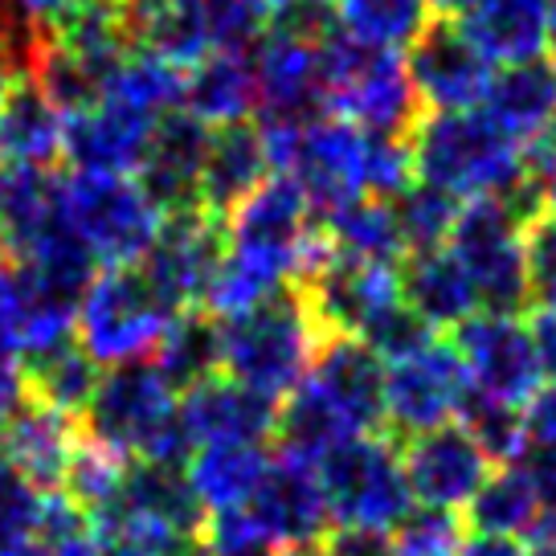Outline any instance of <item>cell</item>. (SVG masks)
I'll return each mask as SVG.
<instances>
[{
	"label": "cell",
	"mask_w": 556,
	"mask_h": 556,
	"mask_svg": "<svg viewBox=\"0 0 556 556\" xmlns=\"http://www.w3.org/2000/svg\"><path fill=\"white\" fill-rule=\"evenodd\" d=\"M74 417L58 414L41 401H25L17 414L0 426V463L13 467L37 491H62L70 458L78 451Z\"/></svg>",
	"instance_id": "22"
},
{
	"label": "cell",
	"mask_w": 556,
	"mask_h": 556,
	"mask_svg": "<svg viewBox=\"0 0 556 556\" xmlns=\"http://www.w3.org/2000/svg\"><path fill=\"white\" fill-rule=\"evenodd\" d=\"M454 352L470 381V397L528 409L544 389L536 336H532V324H523L520 315L479 312L458 328Z\"/></svg>",
	"instance_id": "12"
},
{
	"label": "cell",
	"mask_w": 556,
	"mask_h": 556,
	"mask_svg": "<svg viewBox=\"0 0 556 556\" xmlns=\"http://www.w3.org/2000/svg\"><path fill=\"white\" fill-rule=\"evenodd\" d=\"M83 421L90 442L119 454L123 463L185 467L192 454L180 430V389L152 361L106 368Z\"/></svg>",
	"instance_id": "5"
},
{
	"label": "cell",
	"mask_w": 556,
	"mask_h": 556,
	"mask_svg": "<svg viewBox=\"0 0 556 556\" xmlns=\"http://www.w3.org/2000/svg\"><path fill=\"white\" fill-rule=\"evenodd\" d=\"M152 365L168 377V381L185 393L197 381H205L217 372V324H208L201 315H180L173 331L164 336L160 352L152 356Z\"/></svg>",
	"instance_id": "36"
},
{
	"label": "cell",
	"mask_w": 556,
	"mask_h": 556,
	"mask_svg": "<svg viewBox=\"0 0 556 556\" xmlns=\"http://www.w3.org/2000/svg\"><path fill=\"white\" fill-rule=\"evenodd\" d=\"M62 139H66V115L25 74L0 111V164L50 168L53 160L62 156Z\"/></svg>",
	"instance_id": "30"
},
{
	"label": "cell",
	"mask_w": 556,
	"mask_h": 556,
	"mask_svg": "<svg viewBox=\"0 0 556 556\" xmlns=\"http://www.w3.org/2000/svg\"><path fill=\"white\" fill-rule=\"evenodd\" d=\"M21 78H25V58H21V50L13 41L0 37V111H4V103H9V94L17 90Z\"/></svg>",
	"instance_id": "50"
},
{
	"label": "cell",
	"mask_w": 556,
	"mask_h": 556,
	"mask_svg": "<svg viewBox=\"0 0 556 556\" xmlns=\"http://www.w3.org/2000/svg\"><path fill=\"white\" fill-rule=\"evenodd\" d=\"M336 34L377 50H405L434 25V0H328Z\"/></svg>",
	"instance_id": "34"
},
{
	"label": "cell",
	"mask_w": 556,
	"mask_h": 556,
	"mask_svg": "<svg viewBox=\"0 0 556 556\" xmlns=\"http://www.w3.org/2000/svg\"><path fill=\"white\" fill-rule=\"evenodd\" d=\"M528 299L556 307V217L532 213L528 222Z\"/></svg>",
	"instance_id": "42"
},
{
	"label": "cell",
	"mask_w": 556,
	"mask_h": 556,
	"mask_svg": "<svg viewBox=\"0 0 556 556\" xmlns=\"http://www.w3.org/2000/svg\"><path fill=\"white\" fill-rule=\"evenodd\" d=\"M324 328L299 287L217 324V372L270 401H287L312 372Z\"/></svg>",
	"instance_id": "4"
},
{
	"label": "cell",
	"mask_w": 556,
	"mask_h": 556,
	"mask_svg": "<svg viewBox=\"0 0 556 556\" xmlns=\"http://www.w3.org/2000/svg\"><path fill=\"white\" fill-rule=\"evenodd\" d=\"M29 401V368L17 352L0 344V426Z\"/></svg>",
	"instance_id": "46"
},
{
	"label": "cell",
	"mask_w": 556,
	"mask_h": 556,
	"mask_svg": "<svg viewBox=\"0 0 556 556\" xmlns=\"http://www.w3.org/2000/svg\"><path fill=\"white\" fill-rule=\"evenodd\" d=\"M458 548H463V528H458V516H446V511L414 507L393 528L397 556H458Z\"/></svg>",
	"instance_id": "40"
},
{
	"label": "cell",
	"mask_w": 556,
	"mask_h": 556,
	"mask_svg": "<svg viewBox=\"0 0 556 556\" xmlns=\"http://www.w3.org/2000/svg\"><path fill=\"white\" fill-rule=\"evenodd\" d=\"M180 430L189 446H262L278 434V401L213 372L180 393Z\"/></svg>",
	"instance_id": "20"
},
{
	"label": "cell",
	"mask_w": 556,
	"mask_h": 556,
	"mask_svg": "<svg viewBox=\"0 0 556 556\" xmlns=\"http://www.w3.org/2000/svg\"><path fill=\"white\" fill-rule=\"evenodd\" d=\"M270 156H266V139L262 127L254 123H238V127H222L208 136L205 152V176H201V208L213 213L217 222L226 217L233 205H242L262 180H270Z\"/></svg>",
	"instance_id": "27"
},
{
	"label": "cell",
	"mask_w": 556,
	"mask_h": 556,
	"mask_svg": "<svg viewBox=\"0 0 556 556\" xmlns=\"http://www.w3.org/2000/svg\"><path fill=\"white\" fill-rule=\"evenodd\" d=\"M0 556H58V553H53L46 540H21V544L0 548Z\"/></svg>",
	"instance_id": "52"
},
{
	"label": "cell",
	"mask_w": 556,
	"mask_h": 556,
	"mask_svg": "<svg viewBox=\"0 0 556 556\" xmlns=\"http://www.w3.org/2000/svg\"><path fill=\"white\" fill-rule=\"evenodd\" d=\"M25 368H29V393H34V401L74 417V421L87 414L90 397L99 389V377H103V368L94 365L78 344L58 348V352H50V356H41V361Z\"/></svg>",
	"instance_id": "35"
},
{
	"label": "cell",
	"mask_w": 556,
	"mask_h": 556,
	"mask_svg": "<svg viewBox=\"0 0 556 556\" xmlns=\"http://www.w3.org/2000/svg\"><path fill=\"white\" fill-rule=\"evenodd\" d=\"M384 421V361L352 336H328L312 372L278 405L282 451L324 463Z\"/></svg>",
	"instance_id": "2"
},
{
	"label": "cell",
	"mask_w": 556,
	"mask_h": 556,
	"mask_svg": "<svg viewBox=\"0 0 556 556\" xmlns=\"http://www.w3.org/2000/svg\"><path fill=\"white\" fill-rule=\"evenodd\" d=\"M520 463L532 470V479H536L540 500H544V516H556V442L532 446V451L523 454Z\"/></svg>",
	"instance_id": "47"
},
{
	"label": "cell",
	"mask_w": 556,
	"mask_h": 556,
	"mask_svg": "<svg viewBox=\"0 0 556 556\" xmlns=\"http://www.w3.org/2000/svg\"><path fill=\"white\" fill-rule=\"evenodd\" d=\"M528 208L507 197L458 208L446 250L475 287L479 312L516 315L528 303Z\"/></svg>",
	"instance_id": "8"
},
{
	"label": "cell",
	"mask_w": 556,
	"mask_h": 556,
	"mask_svg": "<svg viewBox=\"0 0 556 556\" xmlns=\"http://www.w3.org/2000/svg\"><path fill=\"white\" fill-rule=\"evenodd\" d=\"M319 229H324V242L336 258L397 266L409 254L397 226V208H393V201H381V197H361V201L331 208L328 217H319Z\"/></svg>",
	"instance_id": "31"
},
{
	"label": "cell",
	"mask_w": 556,
	"mask_h": 556,
	"mask_svg": "<svg viewBox=\"0 0 556 556\" xmlns=\"http://www.w3.org/2000/svg\"><path fill=\"white\" fill-rule=\"evenodd\" d=\"M324 37L299 34L291 25H266L250 46V70L258 90L262 123H307L324 115Z\"/></svg>",
	"instance_id": "14"
},
{
	"label": "cell",
	"mask_w": 556,
	"mask_h": 556,
	"mask_svg": "<svg viewBox=\"0 0 556 556\" xmlns=\"http://www.w3.org/2000/svg\"><path fill=\"white\" fill-rule=\"evenodd\" d=\"M233 4H242L245 13H254L262 25H270V21L282 17L291 4H299V0H233Z\"/></svg>",
	"instance_id": "51"
},
{
	"label": "cell",
	"mask_w": 556,
	"mask_h": 556,
	"mask_svg": "<svg viewBox=\"0 0 556 556\" xmlns=\"http://www.w3.org/2000/svg\"><path fill=\"white\" fill-rule=\"evenodd\" d=\"M401 458H405L414 507H430V511H446V516L467 511L470 500L483 491V483L495 470V463L486 458L463 421L409 438Z\"/></svg>",
	"instance_id": "18"
},
{
	"label": "cell",
	"mask_w": 556,
	"mask_h": 556,
	"mask_svg": "<svg viewBox=\"0 0 556 556\" xmlns=\"http://www.w3.org/2000/svg\"><path fill=\"white\" fill-rule=\"evenodd\" d=\"M0 344H4V340H0Z\"/></svg>",
	"instance_id": "56"
},
{
	"label": "cell",
	"mask_w": 556,
	"mask_h": 556,
	"mask_svg": "<svg viewBox=\"0 0 556 556\" xmlns=\"http://www.w3.org/2000/svg\"><path fill=\"white\" fill-rule=\"evenodd\" d=\"M270 173L295 180L307 192L315 217L331 208L381 197L397 201L414 185V160L405 139L368 136L336 115H315L307 123H262Z\"/></svg>",
	"instance_id": "1"
},
{
	"label": "cell",
	"mask_w": 556,
	"mask_h": 556,
	"mask_svg": "<svg viewBox=\"0 0 556 556\" xmlns=\"http://www.w3.org/2000/svg\"><path fill=\"white\" fill-rule=\"evenodd\" d=\"M180 111L201 123V127H208V131L250 123V115H258L250 50H217L201 58L192 70H185Z\"/></svg>",
	"instance_id": "25"
},
{
	"label": "cell",
	"mask_w": 556,
	"mask_h": 556,
	"mask_svg": "<svg viewBox=\"0 0 556 556\" xmlns=\"http://www.w3.org/2000/svg\"><path fill=\"white\" fill-rule=\"evenodd\" d=\"M463 426H467L470 438L483 446V454L495 463V467L520 463L523 454H528L523 409H511V405H500V401L470 397L467 414H463Z\"/></svg>",
	"instance_id": "39"
},
{
	"label": "cell",
	"mask_w": 556,
	"mask_h": 556,
	"mask_svg": "<svg viewBox=\"0 0 556 556\" xmlns=\"http://www.w3.org/2000/svg\"><path fill=\"white\" fill-rule=\"evenodd\" d=\"M222 254H226L222 222L205 208H189V213H168L156 245L139 262V270L164 295V303H173L185 315L197 303H205Z\"/></svg>",
	"instance_id": "17"
},
{
	"label": "cell",
	"mask_w": 556,
	"mask_h": 556,
	"mask_svg": "<svg viewBox=\"0 0 556 556\" xmlns=\"http://www.w3.org/2000/svg\"><path fill=\"white\" fill-rule=\"evenodd\" d=\"M458 29L491 66H516L548 50V0H475Z\"/></svg>",
	"instance_id": "26"
},
{
	"label": "cell",
	"mask_w": 556,
	"mask_h": 556,
	"mask_svg": "<svg viewBox=\"0 0 556 556\" xmlns=\"http://www.w3.org/2000/svg\"><path fill=\"white\" fill-rule=\"evenodd\" d=\"M536 152H548V156H556V127H553V136H548V143H544V148H536Z\"/></svg>",
	"instance_id": "54"
},
{
	"label": "cell",
	"mask_w": 556,
	"mask_h": 556,
	"mask_svg": "<svg viewBox=\"0 0 556 556\" xmlns=\"http://www.w3.org/2000/svg\"><path fill=\"white\" fill-rule=\"evenodd\" d=\"M83 0H4V17L17 25L21 58H29L37 41L53 37L78 9Z\"/></svg>",
	"instance_id": "43"
},
{
	"label": "cell",
	"mask_w": 556,
	"mask_h": 556,
	"mask_svg": "<svg viewBox=\"0 0 556 556\" xmlns=\"http://www.w3.org/2000/svg\"><path fill=\"white\" fill-rule=\"evenodd\" d=\"M208 556H278V548L258 532V523L245 511L213 516L208 520Z\"/></svg>",
	"instance_id": "44"
},
{
	"label": "cell",
	"mask_w": 556,
	"mask_h": 556,
	"mask_svg": "<svg viewBox=\"0 0 556 556\" xmlns=\"http://www.w3.org/2000/svg\"><path fill=\"white\" fill-rule=\"evenodd\" d=\"M409 83L421 106L430 111H470L483 106L495 66L470 46L458 25H430L409 46L405 58Z\"/></svg>",
	"instance_id": "19"
},
{
	"label": "cell",
	"mask_w": 556,
	"mask_h": 556,
	"mask_svg": "<svg viewBox=\"0 0 556 556\" xmlns=\"http://www.w3.org/2000/svg\"><path fill=\"white\" fill-rule=\"evenodd\" d=\"M483 111L528 152L544 148L556 127V62L532 58V62L500 66L491 74Z\"/></svg>",
	"instance_id": "24"
},
{
	"label": "cell",
	"mask_w": 556,
	"mask_h": 556,
	"mask_svg": "<svg viewBox=\"0 0 556 556\" xmlns=\"http://www.w3.org/2000/svg\"><path fill=\"white\" fill-rule=\"evenodd\" d=\"M324 486L336 528H377L393 532L414 511V491L405 479V458L381 434H365L331 451L324 463Z\"/></svg>",
	"instance_id": "10"
},
{
	"label": "cell",
	"mask_w": 556,
	"mask_h": 556,
	"mask_svg": "<svg viewBox=\"0 0 556 556\" xmlns=\"http://www.w3.org/2000/svg\"><path fill=\"white\" fill-rule=\"evenodd\" d=\"M328 556H397L393 553V532H377V528H336L324 540Z\"/></svg>",
	"instance_id": "45"
},
{
	"label": "cell",
	"mask_w": 556,
	"mask_h": 556,
	"mask_svg": "<svg viewBox=\"0 0 556 556\" xmlns=\"http://www.w3.org/2000/svg\"><path fill=\"white\" fill-rule=\"evenodd\" d=\"M266 467H270V454L262 446H197L185 458L180 475H185L197 507L213 520V516L245 511Z\"/></svg>",
	"instance_id": "28"
},
{
	"label": "cell",
	"mask_w": 556,
	"mask_h": 556,
	"mask_svg": "<svg viewBox=\"0 0 556 556\" xmlns=\"http://www.w3.org/2000/svg\"><path fill=\"white\" fill-rule=\"evenodd\" d=\"M99 99L123 106L131 115H143L152 123H164L168 115L180 111L185 99V70L173 66L168 58H160L152 50H131L119 66L106 74Z\"/></svg>",
	"instance_id": "33"
},
{
	"label": "cell",
	"mask_w": 556,
	"mask_h": 556,
	"mask_svg": "<svg viewBox=\"0 0 556 556\" xmlns=\"http://www.w3.org/2000/svg\"><path fill=\"white\" fill-rule=\"evenodd\" d=\"M66 217L103 270L139 266L168 222L139 176L127 173H70Z\"/></svg>",
	"instance_id": "9"
},
{
	"label": "cell",
	"mask_w": 556,
	"mask_h": 556,
	"mask_svg": "<svg viewBox=\"0 0 556 556\" xmlns=\"http://www.w3.org/2000/svg\"><path fill=\"white\" fill-rule=\"evenodd\" d=\"M173 556H208V548H205V544H192V540H189V544H185V548H176Z\"/></svg>",
	"instance_id": "53"
},
{
	"label": "cell",
	"mask_w": 556,
	"mask_h": 556,
	"mask_svg": "<svg viewBox=\"0 0 556 556\" xmlns=\"http://www.w3.org/2000/svg\"><path fill=\"white\" fill-rule=\"evenodd\" d=\"M470 401V381L454 344H426L384 361V421L405 438L430 434L463 421Z\"/></svg>",
	"instance_id": "11"
},
{
	"label": "cell",
	"mask_w": 556,
	"mask_h": 556,
	"mask_svg": "<svg viewBox=\"0 0 556 556\" xmlns=\"http://www.w3.org/2000/svg\"><path fill=\"white\" fill-rule=\"evenodd\" d=\"M127 470H131V463H123L119 454L103 451L90 438H83L74 458H70L62 491L90 516V511H103V507H111L119 500L123 483H127Z\"/></svg>",
	"instance_id": "38"
},
{
	"label": "cell",
	"mask_w": 556,
	"mask_h": 556,
	"mask_svg": "<svg viewBox=\"0 0 556 556\" xmlns=\"http://www.w3.org/2000/svg\"><path fill=\"white\" fill-rule=\"evenodd\" d=\"M0 21H4V0H0Z\"/></svg>",
	"instance_id": "55"
},
{
	"label": "cell",
	"mask_w": 556,
	"mask_h": 556,
	"mask_svg": "<svg viewBox=\"0 0 556 556\" xmlns=\"http://www.w3.org/2000/svg\"><path fill=\"white\" fill-rule=\"evenodd\" d=\"M401 299L430 331H458L467 319L479 315L475 287L467 282L463 266L451 258L446 245L426 250V254H409L405 270H401Z\"/></svg>",
	"instance_id": "29"
},
{
	"label": "cell",
	"mask_w": 556,
	"mask_h": 556,
	"mask_svg": "<svg viewBox=\"0 0 556 556\" xmlns=\"http://www.w3.org/2000/svg\"><path fill=\"white\" fill-rule=\"evenodd\" d=\"M208 127L176 111L156 127V136L139 164V185L152 192L164 213H189L201 208V176H205Z\"/></svg>",
	"instance_id": "23"
},
{
	"label": "cell",
	"mask_w": 556,
	"mask_h": 556,
	"mask_svg": "<svg viewBox=\"0 0 556 556\" xmlns=\"http://www.w3.org/2000/svg\"><path fill=\"white\" fill-rule=\"evenodd\" d=\"M393 208H397V226H401V238H405V250L409 254H426V250H442V245L451 242V229L458 222V208L463 205L454 197H446V192L414 180L393 201Z\"/></svg>",
	"instance_id": "37"
},
{
	"label": "cell",
	"mask_w": 556,
	"mask_h": 556,
	"mask_svg": "<svg viewBox=\"0 0 556 556\" xmlns=\"http://www.w3.org/2000/svg\"><path fill=\"white\" fill-rule=\"evenodd\" d=\"M414 180L454 197L458 205L507 197L520 201L523 192L536 197V160L507 136L483 106L470 111H430L417 119L409 139Z\"/></svg>",
	"instance_id": "3"
},
{
	"label": "cell",
	"mask_w": 556,
	"mask_h": 556,
	"mask_svg": "<svg viewBox=\"0 0 556 556\" xmlns=\"http://www.w3.org/2000/svg\"><path fill=\"white\" fill-rule=\"evenodd\" d=\"M156 127L160 123L143 119V115H131V111L106 103V99H94L90 106L66 115L62 156L74 164V173L136 176Z\"/></svg>",
	"instance_id": "21"
},
{
	"label": "cell",
	"mask_w": 556,
	"mask_h": 556,
	"mask_svg": "<svg viewBox=\"0 0 556 556\" xmlns=\"http://www.w3.org/2000/svg\"><path fill=\"white\" fill-rule=\"evenodd\" d=\"M78 295L17 258H0V340L25 365L74 344Z\"/></svg>",
	"instance_id": "15"
},
{
	"label": "cell",
	"mask_w": 556,
	"mask_h": 556,
	"mask_svg": "<svg viewBox=\"0 0 556 556\" xmlns=\"http://www.w3.org/2000/svg\"><path fill=\"white\" fill-rule=\"evenodd\" d=\"M41 511H46V491H37L17 470L0 463V548L21 544V540H37Z\"/></svg>",
	"instance_id": "41"
},
{
	"label": "cell",
	"mask_w": 556,
	"mask_h": 556,
	"mask_svg": "<svg viewBox=\"0 0 556 556\" xmlns=\"http://www.w3.org/2000/svg\"><path fill=\"white\" fill-rule=\"evenodd\" d=\"M532 336H536L540 368H544V389H556V307H540L532 319Z\"/></svg>",
	"instance_id": "48"
},
{
	"label": "cell",
	"mask_w": 556,
	"mask_h": 556,
	"mask_svg": "<svg viewBox=\"0 0 556 556\" xmlns=\"http://www.w3.org/2000/svg\"><path fill=\"white\" fill-rule=\"evenodd\" d=\"M245 516L258 523V532L275 548L319 544L331 528L328 486H324L319 463L291 451L270 454V467L262 475Z\"/></svg>",
	"instance_id": "16"
},
{
	"label": "cell",
	"mask_w": 556,
	"mask_h": 556,
	"mask_svg": "<svg viewBox=\"0 0 556 556\" xmlns=\"http://www.w3.org/2000/svg\"><path fill=\"white\" fill-rule=\"evenodd\" d=\"M458 556H532V548L523 540H507V536H470L463 540Z\"/></svg>",
	"instance_id": "49"
},
{
	"label": "cell",
	"mask_w": 556,
	"mask_h": 556,
	"mask_svg": "<svg viewBox=\"0 0 556 556\" xmlns=\"http://www.w3.org/2000/svg\"><path fill=\"white\" fill-rule=\"evenodd\" d=\"M176 319L180 312L164 303L139 266L99 270L78 299L74 340L99 368L143 365L160 352Z\"/></svg>",
	"instance_id": "6"
},
{
	"label": "cell",
	"mask_w": 556,
	"mask_h": 556,
	"mask_svg": "<svg viewBox=\"0 0 556 556\" xmlns=\"http://www.w3.org/2000/svg\"><path fill=\"white\" fill-rule=\"evenodd\" d=\"M467 520L475 528V536H532L540 520H544V500H540V486L532 479V470L523 467V463H507V467L491 470L483 491L470 500Z\"/></svg>",
	"instance_id": "32"
},
{
	"label": "cell",
	"mask_w": 556,
	"mask_h": 556,
	"mask_svg": "<svg viewBox=\"0 0 556 556\" xmlns=\"http://www.w3.org/2000/svg\"><path fill=\"white\" fill-rule=\"evenodd\" d=\"M303 299L319 319L324 336H352L365 340L381 319L397 312L401 303V270L389 262H356L336 258L328 250L324 266L303 287Z\"/></svg>",
	"instance_id": "13"
},
{
	"label": "cell",
	"mask_w": 556,
	"mask_h": 556,
	"mask_svg": "<svg viewBox=\"0 0 556 556\" xmlns=\"http://www.w3.org/2000/svg\"><path fill=\"white\" fill-rule=\"evenodd\" d=\"M324 62V111L361 127L368 136L405 139L417 127L414 83L397 50H377L344 34H328L319 46Z\"/></svg>",
	"instance_id": "7"
}]
</instances>
